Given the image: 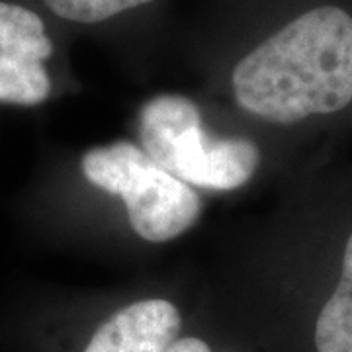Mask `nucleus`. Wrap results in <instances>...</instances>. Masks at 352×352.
Listing matches in <instances>:
<instances>
[{"instance_id":"obj_1","label":"nucleus","mask_w":352,"mask_h":352,"mask_svg":"<svg viewBox=\"0 0 352 352\" xmlns=\"http://www.w3.org/2000/svg\"><path fill=\"white\" fill-rule=\"evenodd\" d=\"M239 106L268 122L296 124L352 100V16L337 6L302 14L233 71Z\"/></svg>"},{"instance_id":"obj_2","label":"nucleus","mask_w":352,"mask_h":352,"mask_svg":"<svg viewBox=\"0 0 352 352\" xmlns=\"http://www.w3.org/2000/svg\"><path fill=\"white\" fill-rule=\"evenodd\" d=\"M139 139L153 163L200 188H239L258 164V149L249 139L206 145L196 104L176 94L157 96L141 108Z\"/></svg>"},{"instance_id":"obj_3","label":"nucleus","mask_w":352,"mask_h":352,"mask_svg":"<svg viewBox=\"0 0 352 352\" xmlns=\"http://www.w3.org/2000/svg\"><path fill=\"white\" fill-rule=\"evenodd\" d=\"M82 173L94 186L124 198L133 231L151 243L182 235L200 215L198 194L133 143L90 149L82 157Z\"/></svg>"},{"instance_id":"obj_4","label":"nucleus","mask_w":352,"mask_h":352,"mask_svg":"<svg viewBox=\"0 0 352 352\" xmlns=\"http://www.w3.org/2000/svg\"><path fill=\"white\" fill-rule=\"evenodd\" d=\"M180 314L166 300H143L113 314L85 352H164L180 331Z\"/></svg>"},{"instance_id":"obj_5","label":"nucleus","mask_w":352,"mask_h":352,"mask_svg":"<svg viewBox=\"0 0 352 352\" xmlns=\"http://www.w3.org/2000/svg\"><path fill=\"white\" fill-rule=\"evenodd\" d=\"M315 346L317 352H352V233L344 249L339 286L317 317Z\"/></svg>"},{"instance_id":"obj_6","label":"nucleus","mask_w":352,"mask_h":352,"mask_svg":"<svg viewBox=\"0 0 352 352\" xmlns=\"http://www.w3.org/2000/svg\"><path fill=\"white\" fill-rule=\"evenodd\" d=\"M53 51L43 22L28 8L0 2V53L30 61H43Z\"/></svg>"},{"instance_id":"obj_7","label":"nucleus","mask_w":352,"mask_h":352,"mask_svg":"<svg viewBox=\"0 0 352 352\" xmlns=\"http://www.w3.org/2000/svg\"><path fill=\"white\" fill-rule=\"evenodd\" d=\"M50 92V76L39 61L0 53V100L32 106L45 100Z\"/></svg>"},{"instance_id":"obj_8","label":"nucleus","mask_w":352,"mask_h":352,"mask_svg":"<svg viewBox=\"0 0 352 352\" xmlns=\"http://www.w3.org/2000/svg\"><path fill=\"white\" fill-rule=\"evenodd\" d=\"M147 2L153 0H45V4L57 16L82 24L108 20L116 14L126 12L129 8H135Z\"/></svg>"},{"instance_id":"obj_9","label":"nucleus","mask_w":352,"mask_h":352,"mask_svg":"<svg viewBox=\"0 0 352 352\" xmlns=\"http://www.w3.org/2000/svg\"><path fill=\"white\" fill-rule=\"evenodd\" d=\"M164 352H212L210 346L200 339H194V337H186V339L175 340L168 349Z\"/></svg>"}]
</instances>
